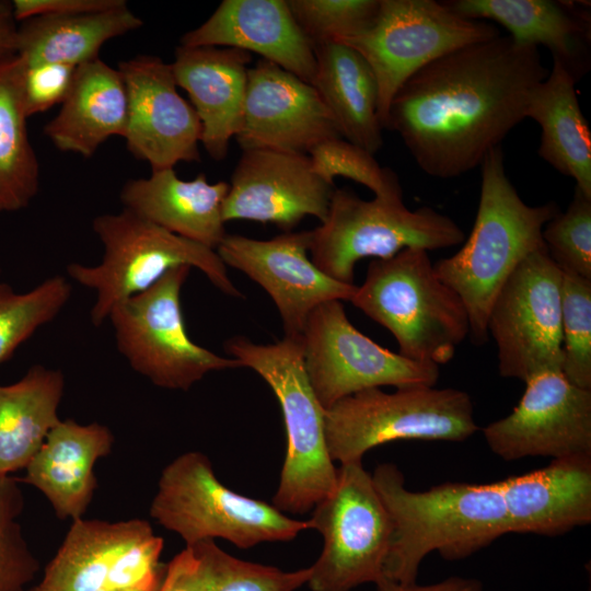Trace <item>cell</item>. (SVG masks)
<instances>
[{
    "label": "cell",
    "instance_id": "cell-1",
    "mask_svg": "<svg viewBox=\"0 0 591 591\" xmlns=\"http://www.w3.org/2000/svg\"><path fill=\"white\" fill-rule=\"evenodd\" d=\"M548 74L537 47L510 36L474 43L426 65L394 95L396 131L426 174L453 178L479 166L521 120Z\"/></svg>",
    "mask_w": 591,
    "mask_h": 591
},
{
    "label": "cell",
    "instance_id": "cell-2",
    "mask_svg": "<svg viewBox=\"0 0 591 591\" xmlns=\"http://www.w3.org/2000/svg\"><path fill=\"white\" fill-rule=\"evenodd\" d=\"M371 475L393 525L383 567L386 579L415 583L428 554L438 552L447 560L464 559L509 533L497 482H448L412 491L393 463L379 464Z\"/></svg>",
    "mask_w": 591,
    "mask_h": 591
},
{
    "label": "cell",
    "instance_id": "cell-3",
    "mask_svg": "<svg viewBox=\"0 0 591 591\" xmlns=\"http://www.w3.org/2000/svg\"><path fill=\"white\" fill-rule=\"evenodd\" d=\"M479 166L480 195L473 229L457 253L433 265L438 277L463 301L476 345L489 337L487 320L498 291L526 256L546 248L543 229L559 212L553 201L530 206L522 200L506 174L500 146Z\"/></svg>",
    "mask_w": 591,
    "mask_h": 591
},
{
    "label": "cell",
    "instance_id": "cell-4",
    "mask_svg": "<svg viewBox=\"0 0 591 591\" xmlns=\"http://www.w3.org/2000/svg\"><path fill=\"white\" fill-rule=\"evenodd\" d=\"M350 302L389 329L398 354L414 361L445 364L470 334L463 301L438 277L425 250L372 259Z\"/></svg>",
    "mask_w": 591,
    "mask_h": 591
},
{
    "label": "cell",
    "instance_id": "cell-5",
    "mask_svg": "<svg viewBox=\"0 0 591 591\" xmlns=\"http://www.w3.org/2000/svg\"><path fill=\"white\" fill-rule=\"evenodd\" d=\"M224 350L264 379L281 408L287 443L273 505L283 513L309 512L334 489L337 467L327 449L325 409L304 369L301 336L267 345L234 336Z\"/></svg>",
    "mask_w": 591,
    "mask_h": 591
},
{
    "label": "cell",
    "instance_id": "cell-6",
    "mask_svg": "<svg viewBox=\"0 0 591 591\" xmlns=\"http://www.w3.org/2000/svg\"><path fill=\"white\" fill-rule=\"evenodd\" d=\"M92 229L104 246L102 262L95 266L72 263L67 274L95 291L91 309L95 326L108 318L115 305L148 290L166 273L182 266L201 270L224 294L243 297L216 250L174 234L128 209L95 217Z\"/></svg>",
    "mask_w": 591,
    "mask_h": 591
},
{
    "label": "cell",
    "instance_id": "cell-7",
    "mask_svg": "<svg viewBox=\"0 0 591 591\" xmlns=\"http://www.w3.org/2000/svg\"><path fill=\"white\" fill-rule=\"evenodd\" d=\"M150 515L186 546L223 538L239 548L289 542L310 529L274 505L235 493L216 476L201 452L178 455L162 471Z\"/></svg>",
    "mask_w": 591,
    "mask_h": 591
},
{
    "label": "cell",
    "instance_id": "cell-8",
    "mask_svg": "<svg viewBox=\"0 0 591 591\" xmlns=\"http://www.w3.org/2000/svg\"><path fill=\"white\" fill-rule=\"evenodd\" d=\"M464 241L450 217L431 207L408 209L403 199H361L335 188L321 225L310 231L312 263L329 278L354 285L355 265L364 257L390 258L404 248L434 251Z\"/></svg>",
    "mask_w": 591,
    "mask_h": 591
},
{
    "label": "cell",
    "instance_id": "cell-9",
    "mask_svg": "<svg viewBox=\"0 0 591 591\" xmlns=\"http://www.w3.org/2000/svg\"><path fill=\"white\" fill-rule=\"evenodd\" d=\"M478 426L470 395L456 389L380 387L347 396L325 410L331 459L362 461L369 450L395 440L464 441Z\"/></svg>",
    "mask_w": 591,
    "mask_h": 591
},
{
    "label": "cell",
    "instance_id": "cell-10",
    "mask_svg": "<svg viewBox=\"0 0 591 591\" xmlns=\"http://www.w3.org/2000/svg\"><path fill=\"white\" fill-rule=\"evenodd\" d=\"M499 35L495 25L462 18L444 2L380 0L373 22L340 44L359 53L371 68L384 129L394 95L415 72L455 49Z\"/></svg>",
    "mask_w": 591,
    "mask_h": 591
},
{
    "label": "cell",
    "instance_id": "cell-11",
    "mask_svg": "<svg viewBox=\"0 0 591 591\" xmlns=\"http://www.w3.org/2000/svg\"><path fill=\"white\" fill-rule=\"evenodd\" d=\"M190 267L166 273L148 290L115 305L108 315L117 350L134 371L167 390H189L211 371L241 367L197 344L185 327L181 290Z\"/></svg>",
    "mask_w": 591,
    "mask_h": 591
},
{
    "label": "cell",
    "instance_id": "cell-12",
    "mask_svg": "<svg viewBox=\"0 0 591 591\" xmlns=\"http://www.w3.org/2000/svg\"><path fill=\"white\" fill-rule=\"evenodd\" d=\"M308 522L324 542L311 566V591H350L383 577L393 525L361 461L340 464L334 489L315 505Z\"/></svg>",
    "mask_w": 591,
    "mask_h": 591
},
{
    "label": "cell",
    "instance_id": "cell-13",
    "mask_svg": "<svg viewBox=\"0 0 591 591\" xmlns=\"http://www.w3.org/2000/svg\"><path fill=\"white\" fill-rule=\"evenodd\" d=\"M301 344L308 379L325 410L368 389L434 386L440 375L439 366L407 359L360 333L340 300L311 311Z\"/></svg>",
    "mask_w": 591,
    "mask_h": 591
},
{
    "label": "cell",
    "instance_id": "cell-14",
    "mask_svg": "<svg viewBox=\"0 0 591 591\" xmlns=\"http://www.w3.org/2000/svg\"><path fill=\"white\" fill-rule=\"evenodd\" d=\"M561 285L563 271L543 248L526 256L498 291L487 332L501 376L526 382L544 371H561Z\"/></svg>",
    "mask_w": 591,
    "mask_h": 591
},
{
    "label": "cell",
    "instance_id": "cell-15",
    "mask_svg": "<svg viewBox=\"0 0 591 591\" xmlns=\"http://www.w3.org/2000/svg\"><path fill=\"white\" fill-rule=\"evenodd\" d=\"M163 544V538L142 519L118 522L83 518L72 520L36 589H157L166 567L160 561Z\"/></svg>",
    "mask_w": 591,
    "mask_h": 591
},
{
    "label": "cell",
    "instance_id": "cell-16",
    "mask_svg": "<svg viewBox=\"0 0 591 591\" xmlns=\"http://www.w3.org/2000/svg\"><path fill=\"white\" fill-rule=\"evenodd\" d=\"M524 383L513 410L483 428L489 449L506 461L591 455V390L573 385L561 371Z\"/></svg>",
    "mask_w": 591,
    "mask_h": 591
},
{
    "label": "cell",
    "instance_id": "cell-17",
    "mask_svg": "<svg viewBox=\"0 0 591 591\" xmlns=\"http://www.w3.org/2000/svg\"><path fill=\"white\" fill-rule=\"evenodd\" d=\"M117 68L128 94L124 136L128 151L151 171L199 162L201 123L178 93L171 63L158 56L137 55Z\"/></svg>",
    "mask_w": 591,
    "mask_h": 591
},
{
    "label": "cell",
    "instance_id": "cell-18",
    "mask_svg": "<svg viewBox=\"0 0 591 591\" xmlns=\"http://www.w3.org/2000/svg\"><path fill=\"white\" fill-rule=\"evenodd\" d=\"M309 243L310 231L285 232L269 240L227 234L216 248L225 266L244 273L269 294L287 337L301 336L317 305L350 301L357 289L321 271L308 256Z\"/></svg>",
    "mask_w": 591,
    "mask_h": 591
},
{
    "label": "cell",
    "instance_id": "cell-19",
    "mask_svg": "<svg viewBox=\"0 0 591 591\" xmlns=\"http://www.w3.org/2000/svg\"><path fill=\"white\" fill-rule=\"evenodd\" d=\"M229 184L224 222H270L286 232L306 216L323 222L335 190L315 173L308 154L268 149L243 150Z\"/></svg>",
    "mask_w": 591,
    "mask_h": 591
},
{
    "label": "cell",
    "instance_id": "cell-20",
    "mask_svg": "<svg viewBox=\"0 0 591 591\" xmlns=\"http://www.w3.org/2000/svg\"><path fill=\"white\" fill-rule=\"evenodd\" d=\"M335 138L343 137L312 84L265 59L248 69L243 120L235 136L242 150L308 154Z\"/></svg>",
    "mask_w": 591,
    "mask_h": 591
},
{
    "label": "cell",
    "instance_id": "cell-21",
    "mask_svg": "<svg viewBox=\"0 0 591 591\" xmlns=\"http://www.w3.org/2000/svg\"><path fill=\"white\" fill-rule=\"evenodd\" d=\"M179 45L253 51L306 83L315 77L313 47L286 0H223L208 20L181 37Z\"/></svg>",
    "mask_w": 591,
    "mask_h": 591
},
{
    "label": "cell",
    "instance_id": "cell-22",
    "mask_svg": "<svg viewBox=\"0 0 591 591\" xmlns=\"http://www.w3.org/2000/svg\"><path fill=\"white\" fill-rule=\"evenodd\" d=\"M251 53L231 47L178 46L171 63L201 123L200 143L216 161L242 126Z\"/></svg>",
    "mask_w": 591,
    "mask_h": 591
},
{
    "label": "cell",
    "instance_id": "cell-23",
    "mask_svg": "<svg viewBox=\"0 0 591 591\" xmlns=\"http://www.w3.org/2000/svg\"><path fill=\"white\" fill-rule=\"evenodd\" d=\"M509 533L560 535L591 522V455L498 480Z\"/></svg>",
    "mask_w": 591,
    "mask_h": 591
},
{
    "label": "cell",
    "instance_id": "cell-24",
    "mask_svg": "<svg viewBox=\"0 0 591 591\" xmlns=\"http://www.w3.org/2000/svg\"><path fill=\"white\" fill-rule=\"evenodd\" d=\"M114 436L104 425L60 420L25 467L21 483L39 490L59 519H80L88 510L97 480L94 466L113 449Z\"/></svg>",
    "mask_w": 591,
    "mask_h": 591
},
{
    "label": "cell",
    "instance_id": "cell-25",
    "mask_svg": "<svg viewBox=\"0 0 591 591\" xmlns=\"http://www.w3.org/2000/svg\"><path fill=\"white\" fill-rule=\"evenodd\" d=\"M230 184L209 183L205 174L181 179L174 169L129 179L119 198L125 209L185 239L216 250L228 234L223 204Z\"/></svg>",
    "mask_w": 591,
    "mask_h": 591
},
{
    "label": "cell",
    "instance_id": "cell-26",
    "mask_svg": "<svg viewBox=\"0 0 591 591\" xmlns=\"http://www.w3.org/2000/svg\"><path fill=\"white\" fill-rule=\"evenodd\" d=\"M444 4L462 18L494 21L517 44L552 51L576 78L586 71L590 19L571 2L551 0H451Z\"/></svg>",
    "mask_w": 591,
    "mask_h": 591
},
{
    "label": "cell",
    "instance_id": "cell-27",
    "mask_svg": "<svg viewBox=\"0 0 591 591\" xmlns=\"http://www.w3.org/2000/svg\"><path fill=\"white\" fill-rule=\"evenodd\" d=\"M127 118L124 78L97 58L77 67L71 89L44 132L56 149L91 158L109 138H124Z\"/></svg>",
    "mask_w": 591,
    "mask_h": 591
},
{
    "label": "cell",
    "instance_id": "cell-28",
    "mask_svg": "<svg viewBox=\"0 0 591 591\" xmlns=\"http://www.w3.org/2000/svg\"><path fill=\"white\" fill-rule=\"evenodd\" d=\"M577 80L557 59L531 94L525 118L541 128L538 155L591 198V134L576 94Z\"/></svg>",
    "mask_w": 591,
    "mask_h": 591
},
{
    "label": "cell",
    "instance_id": "cell-29",
    "mask_svg": "<svg viewBox=\"0 0 591 591\" xmlns=\"http://www.w3.org/2000/svg\"><path fill=\"white\" fill-rule=\"evenodd\" d=\"M312 85L331 112L341 137L374 155L382 147L379 91L374 74L351 47L329 43L313 47Z\"/></svg>",
    "mask_w": 591,
    "mask_h": 591
},
{
    "label": "cell",
    "instance_id": "cell-30",
    "mask_svg": "<svg viewBox=\"0 0 591 591\" xmlns=\"http://www.w3.org/2000/svg\"><path fill=\"white\" fill-rule=\"evenodd\" d=\"M143 21L128 4L89 13L37 15L20 22L16 55L25 66L78 67L100 58L108 40L140 28Z\"/></svg>",
    "mask_w": 591,
    "mask_h": 591
},
{
    "label": "cell",
    "instance_id": "cell-31",
    "mask_svg": "<svg viewBox=\"0 0 591 591\" xmlns=\"http://www.w3.org/2000/svg\"><path fill=\"white\" fill-rule=\"evenodd\" d=\"M61 371L35 364L15 383L0 385V475L25 468L61 420Z\"/></svg>",
    "mask_w": 591,
    "mask_h": 591
},
{
    "label": "cell",
    "instance_id": "cell-32",
    "mask_svg": "<svg viewBox=\"0 0 591 591\" xmlns=\"http://www.w3.org/2000/svg\"><path fill=\"white\" fill-rule=\"evenodd\" d=\"M24 69L19 55L0 56V212L26 208L39 189V162L27 131Z\"/></svg>",
    "mask_w": 591,
    "mask_h": 591
},
{
    "label": "cell",
    "instance_id": "cell-33",
    "mask_svg": "<svg viewBox=\"0 0 591 591\" xmlns=\"http://www.w3.org/2000/svg\"><path fill=\"white\" fill-rule=\"evenodd\" d=\"M71 285L62 276L47 278L28 292L18 293L0 283V364L67 304Z\"/></svg>",
    "mask_w": 591,
    "mask_h": 591
},
{
    "label": "cell",
    "instance_id": "cell-34",
    "mask_svg": "<svg viewBox=\"0 0 591 591\" xmlns=\"http://www.w3.org/2000/svg\"><path fill=\"white\" fill-rule=\"evenodd\" d=\"M194 546L207 572L205 591H296L306 584L311 567L285 571L236 558L215 541H204Z\"/></svg>",
    "mask_w": 591,
    "mask_h": 591
},
{
    "label": "cell",
    "instance_id": "cell-35",
    "mask_svg": "<svg viewBox=\"0 0 591 591\" xmlns=\"http://www.w3.org/2000/svg\"><path fill=\"white\" fill-rule=\"evenodd\" d=\"M561 337L564 376L591 390V279L563 273Z\"/></svg>",
    "mask_w": 591,
    "mask_h": 591
},
{
    "label": "cell",
    "instance_id": "cell-36",
    "mask_svg": "<svg viewBox=\"0 0 591 591\" xmlns=\"http://www.w3.org/2000/svg\"><path fill=\"white\" fill-rule=\"evenodd\" d=\"M308 155L315 173L329 184H334L335 176H344L364 185L375 197L403 199L397 175L381 167L373 154L344 138L321 142Z\"/></svg>",
    "mask_w": 591,
    "mask_h": 591
},
{
    "label": "cell",
    "instance_id": "cell-37",
    "mask_svg": "<svg viewBox=\"0 0 591 591\" xmlns=\"http://www.w3.org/2000/svg\"><path fill=\"white\" fill-rule=\"evenodd\" d=\"M292 15L312 47L341 43L366 30L380 0H288Z\"/></svg>",
    "mask_w": 591,
    "mask_h": 591
},
{
    "label": "cell",
    "instance_id": "cell-38",
    "mask_svg": "<svg viewBox=\"0 0 591 591\" xmlns=\"http://www.w3.org/2000/svg\"><path fill=\"white\" fill-rule=\"evenodd\" d=\"M20 479L0 475V591H25L39 570L19 518L24 509Z\"/></svg>",
    "mask_w": 591,
    "mask_h": 591
},
{
    "label": "cell",
    "instance_id": "cell-39",
    "mask_svg": "<svg viewBox=\"0 0 591 591\" xmlns=\"http://www.w3.org/2000/svg\"><path fill=\"white\" fill-rule=\"evenodd\" d=\"M547 253L563 273L591 279V198L575 188L564 212L543 229Z\"/></svg>",
    "mask_w": 591,
    "mask_h": 591
},
{
    "label": "cell",
    "instance_id": "cell-40",
    "mask_svg": "<svg viewBox=\"0 0 591 591\" xmlns=\"http://www.w3.org/2000/svg\"><path fill=\"white\" fill-rule=\"evenodd\" d=\"M76 70L77 67L62 63L25 66L23 96L27 116L61 104L71 89Z\"/></svg>",
    "mask_w": 591,
    "mask_h": 591
},
{
    "label": "cell",
    "instance_id": "cell-41",
    "mask_svg": "<svg viewBox=\"0 0 591 591\" xmlns=\"http://www.w3.org/2000/svg\"><path fill=\"white\" fill-rule=\"evenodd\" d=\"M207 572L205 564L194 546H185L165 567L157 591H205Z\"/></svg>",
    "mask_w": 591,
    "mask_h": 591
},
{
    "label": "cell",
    "instance_id": "cell-42",
    "mask_svg": "<svg viewBox=\"0 0 591 591\" xmlns=\"http://www.w3.org/2000/svg\"><path fill=\"white\" fill-rule=\"evenodd\" d=\"M127 4L125 0H13L18 22L37 15H69L104 11Z\"/></svg>",
    "mask_w": 591,
    "mask_h": 591
},
{
    "label": "cell",
    "instance_id": "cell-43",
    "mask_svg": "<svg viewBox=\"0 0 591 591\" xmlns=\"http://www.w3.org/2000/svg\"><path fill=\"white\" fill-rule=\"evenodd\" d=\"M374 584L378 591H483V583L478 579L457 576L425 586L416 582L402 584L382 577Z\"/></svg>",
    "mask_w": 591,
    "mask_h": 591
},
{
    "label": "cell",
    "instance_id": "cell-44",
    "mask_svg": "<svg viewBox=\"0 0 591 591\" xmlns=\"http://www.w3.org/2000/svg\"><path fill=\"white\" fill-rule=\"evenodd\" d=\"M18 30L12 1L0 0V56L16 54Z\"/></svg>",
    "mask_w": 591,
    "mask_h": 591
},
{
    "label": "cell",
    "instance_id": "cell-45",
    "mask_svg": "<svg viewBox=\"0 0 591 591\" xmlns=\"http://www.w3.org/2000/svg\"><path fill=\"white\" fill-rule=\"evenodd\" d=\"M158 588L157 589H151V588H125V589L102 590V591H157Z\"/></svg>",
    "mask_w": 591,
    "mask_h": 591
},
{
    "label": "cell",
    "instance_id": "cell-46",
    "mask_svg": "<svg viewBox=\"0 0 591 591\" xmlns=\"http://www.w3.org/2000/svg\"><path fill=\"white\" fill-rule=\"evenodd\" d=\"M27 591H37V589H36V587H34V588H32V589H30Z\"/></svg>",
    "mask_w": 591,
    "mask_h": 591
}]
</instances>
